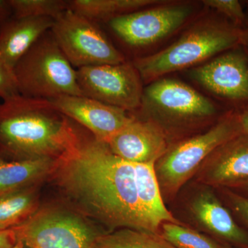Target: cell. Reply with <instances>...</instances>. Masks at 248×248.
<instances>
[{
	"label": "cell",
	"mask_w": 248,
	"mask_h": 248,
	"mask_svg": "<svg viewBox=\"0 0 248 248\" xmlns=\"http://www.w3.org/2000/svg\"><path fill=\"white\" fill-rule=\"evenodd\" d=\"M55 172L67 190L109 226L159 234L139 202L134 164L116 156L107 143L86 139L59 159Z\"/></svg>",
	"instance_id": "1"
},
{
	"label": "cell",
	"mask_w": 248,
	"mask_h": 248,
	"mask_svg": "<svg viewBox=\"0 0 248 248\" xmlns=\"http://www.w3.org/2000/svg\"><path fill=\"white\" fill-rule=\"evenodd\" d=\"M71 119L46 99L19 94L0 103V158L59 159L82 143Z\"/></svg>",
	"instance_id": "2"
},
{
	"label": "cell",
	"mask_w": 248,
	"mask_h": 248,
	"mask_svg": "<svg viewBox=\"0 0 248 248\" xmlns=\"http://www.w3.org/2000/svg\"><path fill=\"white\" fill-rule=\"evenodd\" d=\"M241 29L221 15L198 19L175 42L156 53L130 60L143 84L198 66L241 46Z\"/></svg>",
	"instance_id": "3"
},
{
	"label": "cell",
	"mask_w": 248,
	"mask_h": 248,
	"mask_svg": "<svg viewBox=\"0 0 248 248\" xmlns=\"http://www.w3.org/2000/svg\"><path fill=\"white\" fill-rule=\"evenodd\" d=\"M14 70L18 91L25 97L53 100L63 96L83 95L77 70L50 31L32 46Z\"/></svg>",
	"instance_id": "4"
},
{
	"label": "cell",
	"mask_w": 248,
	"mask_h": 248,
	"mask_svg": "<svg viewBox=\"0 0 248 248\" xmlns=\"http://www.w3.org/2000/svg\"><path fill=\"white\" fill-rule=\"evenodd\" d=\"M241 133L237 110H231L207 131L169 148L155 164L161 192L170 196L177 194L215 150Z\"/></svg>",
	"instance_id": "5"
},
{
	"label": "cell",
	"mask_w": 248,
	"mask_h": 248,
	"mask_svg": "<svg viewBox=\"0 0 248 248\" xmlns=\"http://www.w3.org/2000/svg\"><path fill=\"white\" fill-rule=\"evenodd\" d=\"M133 114L153 121L166 133L169 127L189 126L213 120L218 108L189 85L160 78L144 87L141 107Z\"/></svg>",
	"instance_id": "6"
},
{
	"label": "cell",
	"mask_w": 248,
	"mask_h": 248,
	"mask_svg": "<svg viewBox=\"0 0 248 248\" xmlns=\"http://www.w3.org/2000/svg\"><path fill=\"white\" fill-rule=\"evenodd\" d=\"M197 10L193 3L164 1L114 18L101 26L106 27L124 49L134 54L135 59L139 52L182 29L193 19Z\"/></svg>",
	"instance_id": "7"
},
{
	"label": "cell",
	"mask_w": 248,
	"mask_h": 248,
	"mask_svg": "<svg viewBox=\"0 0 248 248\" xmlns=\"http://www.w3.org/2000/svg\"><path fill=\"white\" fill-rule=\"evenodd\" d=\"M50 32L76 69L118 64L128 60L100 24L70 9L54 19Z\"/></svg>",
	"instance_id": "8"
},
{
	"label": "cell",
	"mask_w": 248,
	"mask_h": 248,
	"mask_svg": "<svg viewBox=\"0 0 248 248\" xmlns=\"http://www.w3.org/2000/svg\"><path fill=\"white\" fill-rule=\"evenodd\" d=\"M26 248H96L100 234L66 210L45 208L13 228Z\"/></svg>",
	"instance_id": "9"
},
{
	"label": "cell",
	"mask_w": 248,
	"mask_h": 248,
	"mask_svg": "<svg viewBox=\"0 0 248 248\" xmlns=\"http://www.w3.org/2000/svg\"><path fill=\"white\" fill-rule=\"evenodd\" d=\"M76 70L83 95L131 113L141 107L144 84L130 60Z\"/></svg>",
	"instance_id": "10"
},
{
	"label": "cell",
	"mask_w": 248,
	"mask_h": 248,
	"mask_svg": "<svg viewBox=\"0 0 248 248\" xmlns=\"http://www.w3.org/2000/svg\"><path fill=\"white\" fill-rule=\"evenodd\" d=\"M188 76L216 97L248 106V52L242 46L191 68Z\"/></svg>",
	"instance_id": "11"
},
{
	"label": "cell",
	"mask_w": 248,
	"mask_h": 248,
	"mask_svg": "<svg viewBox=\"0 0 248 248\" xmlns=\"http://www.w3.org/2000/svg\"><path fill=\"white\" fill-rule=\"evenodd\" d=\"M62 113L89 130L98 141L107 143L133 118V114L84 95L50 100Z\"/></svg>",
	"instance_id": "12"
},
{
	"label": "cell",
	"mask_w": 248,
	"mask_h": 248,
	"mask_svg": "<svg viewBox=\"0 0 248 248\" xmlns=\"http://www.w3.org/2000/svg\"><path fill=\"white\" fill-rule=\"evenodd\" d=\"M133 115L107 146L116 156L129 162L155 165L169 149L167 136L153 121Z\"/></svg>",
	"instance_id": "13"
},
{
	"label": "cell",
	"mask_w": 248,
	"mask_h": 248,
	"mask_svg": "<svg viewBox=\"0 0 248 248\" xmlns=\"http://www.w3.org/2000/svg\"><path fill=\"white\" fill-rule=\"evenodd\" d=\"M202 181L233 187L248 179V134L241 133L222 143L204 161Z\"/></svg>",
	"instance_id": "14"
},
{
	"label": "cell",
	"mask_w": 248,
	"mask_h": 248,
	"mask_svg": "<svg viewBox=\"0 0 248 248\" xmlns=\"http://www.w3.org/2000/svg\"><path fill=\"white\" fill-rule=\"evenodd\" d=\"M190 209L193 218L203 229L228 244L248 248V233L234 221L216 196L203 191L194 197Z\"/></svg>",
	"instance_id": "15"
},
{
	"label": "cell",
	"mask_w": 248,
	"mask_h": 248,
	"mask_svg": "<svg viewBox=\"0 0 248 248\" xmlns=\"http://www.w3.org/2000/svg\"><path fill=\"white\" fill-rule=\"evenodd\" d=\"M49 17H17L12 16L0 24V60L14 69L42 36L51 30Z\"/></svg>",
	"instance_id": "16"
},
{
	"label": "cell",
	"mask_w": 248,
	"mask_h": 248,
	"mask_svg": "<svg viewBox=\"0 0 248 248\" xmlns=\"http://www.w3.org/2000/svg\"><path fill=\"white\" fill-rule=\"evenodd\" d=\"M58 161L46 157L23 160L0 158V196L35 186L55 172Z\"/></svg>",
	"instance_id": "17"
},
{
	"label": "cell",
	"mask_w": 248,
	"mask_h": 248,
	"mask_svg": "<svg viewBox=\"0 0 248 248\" xmlns=\"http://www.w3.org/2000/svg\"><path fill=\"white\" fill-rule=\"evenodd\" d=\"M139 202L145 216L156 232L165 223L181 224L166 208L154 164H134Z\"/></svg>",
	"instance_id": "18"
},
{
	"label": "cell",
	"mask_w": 248,
	"mask_h": 248,
	"mask_svg": "<svg viewBox=\"0 0 248 248\" xmlns=\"http://www.w3.org/2000/svg\"><path fill=\"white\" fill-rule=\"evenodd\" d=\"M161 0H68L69 9L93 22L105 24L124 15L161 4Z\"/></svg>",
	"instance_id": "19"
},
{
	"label": "cell",
	"mask_w": 248,
	"mask_h": 248,
	"mask_svg": "<svg viewBox=\"0 0 248 248\" xmlns=\"http://www.w3.org/2000/svg\"><path fill=\"white\" fill-rule=\"evenodd\" d=\"M35 186L0 196V231L20 226L37 211Z\"/></svg>",
	"instance_id": "20"
},
{
	"label": "cell",
	"mask_w": 248,
	"mask_h": 248,
	"mask_svg": "<svg viewBox=\"0 0 248 248\" xmlns=\"http://www.w3.org/2000/svg\"><path fill=\"white\" fill-rule=\"evenodd\" d=\"M96 248H176L160 234L122 228L108 234H102Z\"/></svg>",
	"instance_id": "21"
},
{
	"label": "cell",
	"mask_w": 248,
	"mask_h": 248,
	"mask_svg": "<svg viewBox=\"0 0 248 248\" xmlns=\"http://www.w3.org/2000/svg\"><path fill=\"white\" fill-rule=\"evenodd\" d=\"M161 236L176 248H223V246L199 232L176 223L161 225Z\"/></svg>",
	"instance_id": "22"
},
{
	"label": "cell",
	"mask_w": 248,
	"mask_h": 248,
	"mask_svg": "<svg viewBox=\"0 0 248 248\" xmlns=\"http://www.w3.org/2000/svg\"><path fill=\"white\" fill-rule=\"evenodd\" d=\"M13 16L17 17H49L55 19L69 9L65 0H9Z\"/></svg>",
	"instance_id": "23"
},
{
	"label": "cell",
	"mask_w": 248,
	"mask_h": 248,
	"mask_svg": "<svg viewBox=\"0 0 248 248\" xmlns=\"http://www.w3.org/2000/svg\"><path fill=\"white\" fill-rule=\"evenodd\" d=\"M205 7L216 11L236 25L242 28L246 21V12L243 4L238 0H203Z\"/></svg>",
	"instance_id": "24"
},
{
	"label": "cell",
	"mask_w": 248,
	"mask_h": 248,
	"mask_svg": "<svg viewBox=\"0 0 248 248\" xmlns=\"http://www.w3.org/2000/svg\"><path fill=\"white\" fill-rule=\"evenodd\" d=\"M19 94L14 70L0 60V99L5 100Z\"/></svg>",
	"instance_id": "25"
},
{
	"label": "cell",
	"mask_w": 248,
	"mask_h": 248,
	"mask_svg": "<svg viewBox=\"0 0 248 248\" xmlns=\"http://www.w3.org/2000/svg\"><path fill=\"white\" fill-rule=\"evenodd\" d=\"M227 197L233 210L248 227V197L232 191L227 192Z\"/></svg>",
	"instance_id": "26"
},
{
	"label": "cell",
	"mask_w": 248,
	"mask_h": 248,
	"mask_svg": "<svg viewBox=\"0 0 248 248\" xmlns=\"http://www.w3.org/2000/svg\"><path fill=\"white\" fill-rule=\"evenodd\" d=\"M18 244L14 229L0 231V248H15Z\"/></svg>",
	"instance_id": "27"
},
{
	"label": "cell",
	"mask_w": 248,
	"mask_h": 248,
	"mask_svg": "<svg viewBox=\"0 0 248 248\" xmlns=\"http://www.w3.org/2000/svg\"><path fill=\"white\" fill-rule=\"evenodd\" d=\"M13 16L9 0H0V24Z\"/></svg>",
	"instance_id": "28"
},
{
	"label": "cell",
	"mask_w": 248,
	"mask_h": 248,
	"mask_svg": "<svg viewBox=\"0 0 248 248\" xmlns=\"http://www.w3.org/2000/svg\"><path fill=\"white\" fill-rule=\"evenodd\" d=\"M245 12H246V21L244 27L241 28V46L248 52V1H245Z\"/></svg>",
	"instance_id": "29"
},
{
	"label": "cell",
	"mask_w": 248,
	"mask_h": 248,
	"mask_svg": "<svg viewBox=\"0 0 248 248\" xmlns=\"http://www.w3.org/2000/svg\"><path fill=\"white\" fill-rule=\"evenodd\" d=\"M242 133L248 134V106L237 110Z\"/></svg>",
	"instance_id": "30"
},
{
	"label": "cell",
	"mask_w": 248,
	"mask_h": 248,
	"mask_svg": "<svg viewBox=\"0 0 248 248\" xmlns=\"http://www.w3.org/2000/svg\"><path fill=\"white\" fill-rule=\"evenodd\" d=\"M232 187L239 189L240 190L244 191V192H246V193L248 195V179L244 181V182H240L239 184H236V185H234Z\"/></svg>",
	"instance_id": "31"
},
{
	"label": "cell",
	"mask_w": 248,
	"mask_h": 248,
	"mask_svg": "<svg viewBox=\"0 0 248 248\" xmlns=\"http://www.w3.org/2000/svg\"><path fill=\"white\" fill-rule=\"evenodd\" d=\"M15 248H26L24 247V245L22 244V243L18 242L17 246L15 247Z\"/></svg>",
	"instance_id": "32"
},
{
	"label": "cell",
	"mask_w": 248,
	"mask_h": 248,
	"mask_svg": "<svg viewBox=\"0 0 248 248\" xmlns=\"http://www.w3.org/2000/svg\"><path fill=\"white\" fill-rule=\"evenodd\" d=\"M223 248H229V247H225V246H223Z\"/></svg>",
	"instance_id": "33"
}]
</instances>
